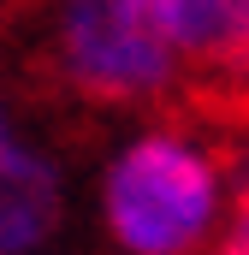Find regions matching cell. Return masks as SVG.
Here are the masks:
<instances>
[{
    "label": "cell",
    "instance_id": "7a4b0ae2",
    "mask_svg": "<svg viewBox=\"0 0 249 255\" xmlns=\"http://www.w3.org/2000/svg\"><path fill=\"white\" fill-rule=\"evenodd\" d=\"M24 36L42 89L77 113L130 119L190 101L160 0H30Z\"/></svg>",
    "mask_w": 249,
    "mask_h": 255
},
{
    "label": "cell",
    "instance_id": "52a82bcc",
    "mask_svg": "<svg viewBox=\"0 0 249 255\" xmlns=\"http://www.w3.org/2000/svg\"><path fill=\"white\" fill-rule=\"evenodd\" d=\"M54 255H113V250H107V244H95L89 232H83V238L71 232V238H65V244H60V250H54Z\"/></svg>",
    "mask_w": 249,
    "mask_h": 255
},
{
    "label": "cell",
    "instance_id": "6da1fadb",
    "mask_svg": "<svg viewBox=\"0 0 249 255\" xmlns=\"http://www.w3.org/2000/svg\"><path fill=\"white\" fill-rule=\"evenodd\" d=\"M232 208V148L184 107L113 119L83 160V232L113 255H208Z\"/></svg>",
    "mask_w": 249,
    "mask_h": 255
},
{
    "label": "cell",
    "instance_id": "277c9868",
    "mask_svg": "<svg viewBox=\"0 0 249 255\" xmlns=\"http://www.w3.org/2000/svg\"><path fill=\"white\" fill-rule=\"evenodd\" d=\"M166 36L184 60L190 101L249 113V0H160Z\"/></svg>",
    "mask_w": 249,
    "mask_h": 255
},
{
    "label": "cell",
    "instance_id": "8992f818",
    "mask_svg": "<svg viewBox=\"0 0 249 255\" xmlns=\"http://www.w3.org/2000/svg\"><path fill=\"white\" fill-rule=\"evenodd\" d=\"M226 148H232V172H238V196H249V113L238 119V125H232Z\"/></svg>",
    "mask_w": 249,
    "mask_h": 255
},
{
    "label": "cell",
    "instance_id": "5b68a950",
    "mask_svg": "<svg viewBox=\"0 0 249 255\" xmlns=\"http://www.w3.org/2000/svg\"><path fill=\"white\" fill-rule=\"evenodd\" d=\"M208 255H249V196H238L232 220L220 226V238H214V250H208Z\"/></svg>",
    "mask_w": 249,
    "mask_h": 255
},
{
    "label": "cell",
    "instance_id": "3957f363",
    "mask_svg": "<svg viewBox=\"0 0 249 255\" xmlns=\"http://www.w3.org/2000/svg\"><path fill=\"white\" fill-rule=\"evenodd\" d=\"M83 226V160L54 113L0 71V255H54Z\"/></svg>",
    "mask_w": 249,
    "mask_h": 255
}]
</instances>
